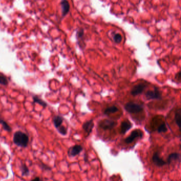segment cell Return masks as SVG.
<instances>
[{"mask_svg": "<svg viewBox=\"0 0 181 181\" xmlns=\"http://www.w3.org/2000/svg\"><path fill=\"white\" fill-rule=\"evenodd\" d=\"M13 142L21 147H26L29 142V137L21 131H17L14 134Z\"/></svg>", "mask_w": 181, "mask_h": 181, "instance_id": "6da1fadb", "label": "cell"}, {"mask_svg": "<svg viewBox=\"0 0 181 181\" xmlns=\"http://www.w3.org/2000/svg\"><path fill=\"white\" fill-rule=\"evenodd\" d=\"M124 109L126 112L131 114L140 113L143 110V107L141 105L133 102H129L124 106Z\"/></svg>", "mask_w": 181, "mask_h": 181, "instance_id": "7a4b0ae2", "label": "cell"}, {"mask_svg": "<svg viewBox=\"0 0 181 181\" xmlns=\"http://www.w3.org/2000/svg\"><path fill=\"white\" fill-rule=\"evenodd\" d=\"M145 95L148 100L161 99V92L159 91V89L157 87H155L153 91H148L147 92H146Z\"/></svg>", "mask_w": 181, "mask_h": 181, "instance_id": "3957f363", "label": "cell"}, {"mask_svg": "<svg viewBox=\"0 0 181 181\" xmlns=\"http://www.w3.org/2000/svg\"><path fill=\"white\" fill-rule=\"evenodd\" d=\"M117 122L109 120L102 121L99 124V126L104 130H110L113 129L117 126Z\"/></svg>", "mask_w": 181, "mask_h": 181, "instance_id": "277c9868", "label": "cell"}, {"mask_svg": "<svg viewBox=\"0 0 181 181\" xmlns=\"http://www.w3.org/2000/svg\"><path fill=\"white\" fill-rule=\"evenodd\" d=\"M142 137H143V132L141 131L140 130L136 129L135 130H133V131L132 132L130 135L127 137L125 139L124 141L126 143L129 144L133 142L137 138H142Z\"/></svg>", "mask_w": 181, "mask_h": 181, "instance_id": "5b68a950", "label": "cell"}, {"mask_svg": "<svg viewBox=\"0 0 181 181\" xmlns=\"http://www.w3.org/2000/svg\"><path fill=\"white\" fill-rule=\"evenodd\" d=\"M147 87V85L144 83H140L138 85L135 86L132 88L131 90V94L133 96H136L142 93L144 89Z\"/></svg>", "mask_w": 181, "mask_h": 181, "instance_id": "8992f818", "label": "cell"}, {"mask_svg": "<svg viewBox=\"0 0 181 181\" xmlns=\"http://www.w3.org/2000/svg\"><path fill=\"white\" fill-rule=\"evenodd\" d=\"M83 148L80 145H74L71 147L68 150V155L71 157H75L82 151Z\"/></svg>", "mask_w": 181, "mask_h": 181, "instance_id": "52a82bcc", "label": "cell"}, {"mask_svg": "<svg viewBox=\"0 0 181 181\" xmlns=\"http://www.w3.org/2000/svg\"><path fill=\"white\" fill-rule=\"evenodd\" d=\"M152 161L156 166L158 167H161L166 164V162H165L162 158L159 157V153L158 152H156L154 153L152 158Z\"/></svg>", "mask_w": 181, "mask_h": 181, "instance_id": "ba28073f", "label": "cell"}, {"mask_svg": "<svg viewBox=\"0 0 181 181\" xmlns=\"http://www.w3.org/2000/svg\"><path fill=\"white\" fill-rule=\"evenodd\" d=\"M132 127V124L129 121H124L122 122L121 125V134L124 135L126 134L130 129Z\"/></svg>", "mask_w": 181, "mask_h": 181, "instance_id": "9c48e42d", "label": "cell"}, {"mask_svg": "<svg viewBox=\"0 0 181 181\" xmlns=\"http://www.w3.org/2000/svg\"><path fill=\"white\" fill-rule=\"evenodd\" d=\"M94 126V123L93 122V120H91L88 121L85 123H84L82 126V128H83V130L87 132L88 135H89V134L92 132V129Z\"/></svg>", "mask_w": 181, "mask_h": 181, "instance_id": "30bf717a", "label": "cell"}, {"mask_svg": "<svg viewBox=\"0 0 181 181\" xmlns=\"http://www.w3.org/2000/svg\"><path fill=\"white\" fill-rule=\"evenodd\" d=\"M61 6L62 7V15L63 17L66 15L70 11V4L67 0H61Z\"/></svg>", "mask_w": 181, "mask_h": 181, "instance_id": "8fae6325", "label": "cell"}, {"mask_svg": "<svg viewBox=\"0 0 181 181\" xmlns=\"http://www.w3.org/2000/svg\"><path fill=\"white\" fill-rule=\"evenodd\" d=\"M180 159V155L179 153H170V155H169L168 158H167V163L168 164H170V163H172V161H178Z\"/></svg>", "mask_w": 181, "mask_h": 181, "instance_id": "7c38bea8", "label": "cell"}, {"mask_svg": "<svg viewBox=\"0 0 181 181\" xmlns=\"http://www.w3.org/2000/svg\"><path fill=\"white\" fill-rule=\"evenodd\" d=\"M63 121V118L60 116H56L53 118V122L54 126L56 129L59 128L62 124Z\"/></svg>", "mask_w": 181, "mask_h": 181, "instance_id": "4fadbf2b", "label": "cell"}, {"mask_svg": "<svg viewBox=\"0 0 181 181\" xmlns=\"http://www.w3.org/2000/svg\"><path fill=\"white\" fill-rule=\"evenodd\" d=\"M175 120L176 123L178 125V126L180 128V123L181 121V108L178 109L175 115Z\"/></svg>", "mask_w": 181, "mask_h": 181, "instance_id": "5bb4252c", "label": "cell"}, {"mask_svg": "<svg viewBox=\"0 0 181 181\" xmlns=\"http://www.w3.org/2000/svg\"><path fill=\"white\" fill-rule=\"evenodd\" d=\"M118 111L117 107H116L115 106H113L111 107H108L104 111V114H109L111 113H114L117 112Z\"/></svg>", "mask_w": 181, "mask_h": 181, "instance_id": "9a60e30c", "label": "cell"}, {"mask_svg": "<svg viewBox=\"0 0 181 181\" xmlns=\"http://www.w3.org/2000/svg\"><path fill=\"white\" fill-rule=\"evenodd\" d=\"M33 102H35V103L39 104V105H41L44 107H47V104L46 102H44L43 100L41 99L37 96H34L33 97Z\"/></svg>", "mask_w": 181, "mask_h": 181, "instance_id": "2e32d148", "label": "cell"}, {"mask_svg": "<svg viewBox=\"0 0 181 181\" xmlns=\"http://www.w3.org/2000/svg\"><path fill=\"white\" fill-rule=\"evenodd\" d=\"M22 176H27L29 174V170L25 164H22L21 166Z\"/></svg>", "mask_w": 181, "mask_h": 181, "instance_id": "e0dca14e", "label": "cell"}, {"mask_svg": "<svg viewBox=\"0 0 181 181\" xmlns=\"http://www.w3.org/2000/svg\"><path fill=\"white\" fill-rule=\"evenodd\" d=\"M0 124H1L3 127L4 129L7 131L8 132H11L12 131V129H11V127L7 123L4 121L2 119H0Z\"/></svg>", "mask_w": 181, "mask_h": 181, "instance_id": "ac0fdd59", "label": "cell"}, {"mask_svg": "<svg viewBox=\"0 0 181 181\" xmlns=\"http://www.w3.org/2000/svg\"><path fill=\"white\" fill-rule=\"evenodd\" d=\"M157 131L158 132V133H162V132H166L167 131V128L166 126L165 123H163L159 126V127L158 128Z\"/></svg>", "mask_w": 181, "mask_h": 181, "instance_id": "d6986e66", "label": "cell"}, {"mask_svg": "<svg viewBox=\"0 0 181 181\" xmlns=\"http://www.w3.org/2000/svg\"><path fill=\"white\" fill-rule=\"evenodd\" d=\"M57 129L58 130V131L62 135H67V128H65L64 126H60L59 128H57Z\"/></svg>", "mask_w": 181, "mask_h": 181, "instance_id": "ffe728a7", "label": "cell"}, {"mask_svg": "<svg viewBox=\"0 0 181 181\" xmlns=\"http://www.w3.org/2000/svg\"><path fill=\"white\" fill-rule=\"evenodd\" d=\"M0 84L2 85L6 86L8 84L7 79L4 76L0 75Z\"/></svg>", "mask_w": 181, "mask_h": 181, "instance_id": "44dd1931", "label": "cell"}, {"mask_svg": "<svg viewBox=\"0 0 181 181\" xmlns=\"http://www.w3.org/2000/svg\"><path fill=\"white\" fill-rule=\"evenodd\" d=\"M114 40L115 43H120L122 41V36L120 34L117 33L114 36Z\"/></svg>", "mask_w": 181, "mask_h": 181, "instance_id": "7402d4cb", "label": "cell"}, {"mask_svg": "<svg viewBox=\"0 0 181 181\" xmlns=\"http://www.w3.org/2000/svg\"><path fill=\"white\" fill-rule=\"evenodd\" d=\"M176 75H177V76H178V78H177V80H179V81H180V80H181V72L179 71Z\"/></svg>", "mask_w": 181, "mask_h": 181, "instance_id": "603a6c76", "label": "cell"}, {"mask_svg": "<svg viewBox=\"0 0 181 181\" xmlns=\"http://www.w3.org/2000/svg\"><path fill=\"white\" fill-rule=\"evenodd\" d=\"M33 181H36V180H38V181H39V180H41V179H39V178H35V179H33Z\"/></svg>", "mask_w": 181, "mask_h": 181, "instance_id": "cb8c5ba5", "label": "cell"}]
</instances>
